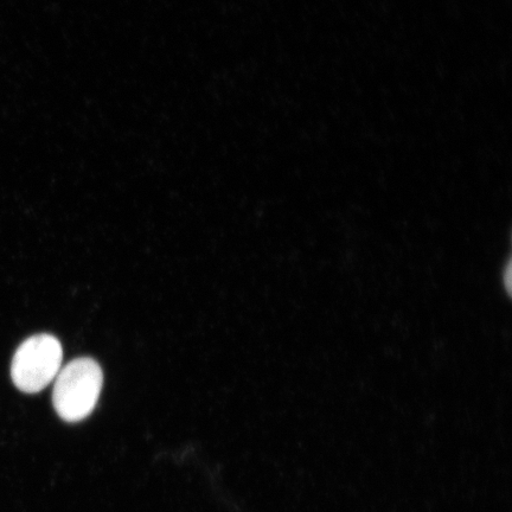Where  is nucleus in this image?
I'll return each mask as SVG.
<instances>
[{
    "label": "nucleus",
    "mask_w": 512,
    "mask_h": 512,
    "mask_svg": "<svg viewBox=\"0 0 512 512\" xmlns=\"http://www.w3.org/2000/svg\"><path fill=\"white\" fill-rule=\"evenodd\" d=\"M62 345L54 336L42 334L23 342L12 360L11 377L23 393L41 392L60 373Z\"/></svg>",
    "instance_id": "nucleus-2"
},
{
    "label": "nucleus",
    "mask_w": 512,
    "mask_h": 512,
    "mask_svg": "<svg viewBox=\"0 0 512 512\" xmlns=\"http://www.w3.org/2000/svg\"><path fill=\"white\" fill-rule=\"evenodd\" d=\"M104 384L99 363L92 358H78L67 364L55 379L54 408L67 422H79L92 414Z\"/></svg>",
    "instance_id": "nucleus-1"
}]
</instances>
